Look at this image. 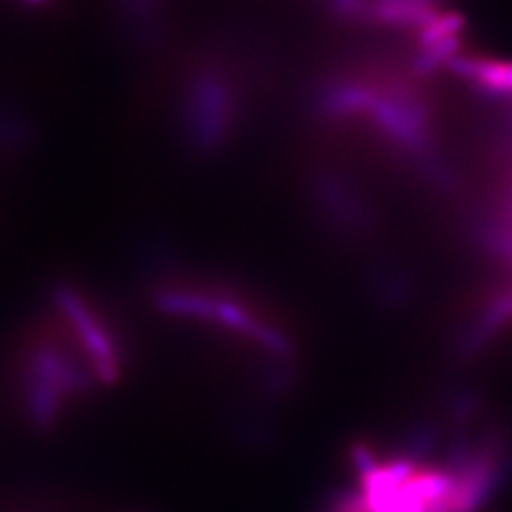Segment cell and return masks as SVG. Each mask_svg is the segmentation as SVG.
Returning <instances> with one entry per match:
<instances>
[{
	"mask_svg": "<svg viewBox=\"0 0 512 512\" xmlns=\"http://www.w3.org/2000/svg\"><path fill=\"white\" fill-rule=\"evenodd\" d=\"M355 482L330 512H476L499 475L497 444L475 437L359 450Z\"/></svg>",
	"mask_w": 512,
	"mask_h": 512,
	"instance_id": "obj_1",
	"label": "cell"
}]
</instances>
